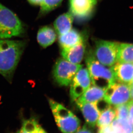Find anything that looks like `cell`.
Returning a JSON list of instances; mask_svg holds the SVG:
<instances>
[{
    "mask_svg": "<svg viewBox=\"0 0 133 133\" xmlns=\"http://www.w3.org/2000/svg\"><path fill=\"white\" fill-rule=\"evenodd\" d=\"M25 46L24 41L0 38V74L11 81Z\"/></svg>",
    "mask_w": 133,
    "mask_h": 133,
    "instance_id": "6da1fadb",
    "label": "cell"
},
{
    "mask_svg": "<svg viewBox=\"0 0 133 133\" xmlns=\"http://www.w3.org/2000/svg\"><path fill=\"white\" fill-rule=\"evenodd\" d=\"M86 63L92 84L106 90L116 81L112 68L102 64L91 53L87 55Z\"/></svg>",
    "mask_w": 133,
    "mask_h": 133,
    "instance_id": "7a4b0ae2",
    "label": "cell"
},
{
    "mask_svg": "<svg viewBox=\"0 0 133 133\" xmlns=\"http://www.w3.org/2000/svg\"><path fill=\"white\" fill-rule=\"evenodd\" d=\"M49 103L55 122L63 133H74L79 129L81 121L72 111L61 104L49 99Z\"/></svg>",
    "mask_w": 133,
    "mask_h": 133,
    "instance_id": "3957f363",
    "label": "cell"
},
{
    "mask_svg": "<svg viewBox=\"0 0 133 133\" xmlns=\"http://www.w3.org/2000/svg\"><path fill=\"white\" fill-rule=\"evenodd\" d=\"M23 32L24 28L19 18L0 2V38L18 36Z\"/></svg>",
    "mask_w": 133,
    "mask_h": 133,
    "instance_id": "277c9868",
    "label": "cell"
},
{
    "mask_svg": "<svg viewBox=\"0 0 133 133\" xmlns=\"http://www.w3.org/2000/svg\"><path fill=\"white\" fill-rule=\"evenodd\" d=\"M82 68V65L73 64L63 58L58 59L53 69L54 79L60 86H68L77 72Z\"/></svg>",
    "mask_w": 133,
    "mask_h": 133,
    "instance_id": "5b68a950",
    "label": "cell"
},
{
    "mask_svg": "<svg viewBox=\"0 0 133 133\" xmlns=\"http://www.w3.org/2000/svg\"><path fill=\"white\" fill-rule=\"evenodd\" d=\"M119 43L99 40L96 42L95 57L99 62L107 66H112L118 62Z\"/></svg>",
    "mask_w": 133,
    "mask_h": 133,
    "instance_id": "8992f818",
    "label": "cell"
},
{
    "mask_svg": "<svg viewBox=\"0 0 133 133\" xmlns=\"http://www.w3.org/2000/svg\"><path fill=\"white\" fill-rule=\"evenodd\" d=\"M104 98L115 107L128 103L130 101L129 85L116 81L105 90Z\"/></svg>",
    "mask_w": 133,
    "mask_h": 133,
    "instance_id": "52a82bcc",
    "label": "cell"
},
{
    "mask_svg": "<svg viewBox=\"0 0 133 133\" xmlns=\"http://www.w3.org/2000/svg\"><path fill=\"white\" fill-rule=\"evenodd\" d=\"M91 79L87 68L79 69L74 77L70 83V99L77 100L91 86Z\"/></svg>",
    "mask_w": 133,
    "mask_h": 133,
    "instance_id": "ba28073f",
    "label": "cell"
},
{
    "mask_svg": "<svg viewBox=\"0 0 133 133\" xmlns=\"http://www.w3.org/2000/svg\"><path fill=\"white\" fill-rule=\"evenodd\" d=\"M70 10L73 16L83 19L90 15L97 3V0H69Z\"/></svg>",
    "mask_w": 133,
    "mask_h": 133,
    "instance_id": "9c48e42d",
    "label": "cell"
},
{
    "mask_svg": "<svg viewBox=\"0 0 133 133\" xmlns=\"http://www.w3.org/2000/svg\"><path fill=\"white\" fill-rule=\"evenodd\" d=\"M111 68L117 81L131 84L133 77V63L118 62Z\"/></svg>",
    "mask_w": 133,
    "mask_h": 133,
    "instance_id": "30bf717a",
    "label": "cell"
},
{
    "mask_svg": "<svg viewBox=\"0 0 133 133\" xmlns=\"http://www.w3.org/2000/svg\"><path fill=\"white\" fill-rule=\"evenodd\" d=\"M77 105L82 112L86 123L90 127L96 125L100 113L96 102H76Z\"/></svg>",
    "mask_w": 133,
    "mask_h": 133,
    "instance_id": "8fae6325",
    "label": "cell"
},
{
    "mask_svg": "<svg viewBox=\"0 0 133 133\" xmlns=\"http://www.w3.org/2000/svg\"><path fill=\"white\" fill-rule=\"evenodd\" d=\"M86 50L84 38L77 45L68 49H62L63 58L75 64H79L82 62Z\"/></svg>",
    "mask_w": 133,
    "mask_h": 133,
    "instance_id": "7c38bea8",
    "label": "cell"
},
{
    "mask_svg": "<svg viewBox=\"0 0 133 133\" xmlns=\"http://www.w3.org/2000/svg\"><path fill=\"white\" fill-rule=\"evenodd\" d=\"M105 89L91 86L76 101L78 102H96L104 99Z\"/></svg>",
    "mask_w": 133,
    "mask_h": 133,
    "instance_id": "4fadbf2b",
    "label": "cell"
},
{
    "mask_svg": "<svg viewBox=\"0 0 133 133\" xmlns=\"http://www.w3.org/2000/svg\"><path fill=\"white\" fill-rule=\"evenodd\" d=\"M84 38L77 30L71 29L68 32L59 35L58 42L62 49H68L79 43Z\"/></svg>",
    "mask_w": 133,
    "mask_h": 133,
    "instance_id": "5bb4252c",
    "label": "cell"
},
{
    "mask_svg": "<svg viewBox=\"0 0 133 133\" xmlns=\"http://www.w3.org/2000/svg\"><path fill=\"white\" fill-rule=\"evenodd\" d=\"M74 16L70 12L59 16L54 22V28L59 35L68 32L72 28Z\"/></svg>",
    "mask_w": 133,
    "mask_h": 133,
    "instance_id": "9a60e30c",
    "label": "cell"
},
{
    "mask_svg": "<svg viewBox=\"0 0 133 133\" xmlns=\"http://www.w3.org/2000/svg\"><path fill=\"white\" fill-rule=\"evenodd\" d=\"M37 38L39 45L45 48L52 45L55 42L56 34L51 27L45 26L38 30Z\"/></svg>",
    "mask_w": 133,
    "mask_h": 133,
    "instance_id": "2e32d148",
    "label": "cell"
},
{
    "mask_svg": "<svg viewBox=\"0 0 133 133\" xmlns=\"http://www.w3.org/2000/svg\"><path fill=\"white\" fill-rule=\"evenodd\" d=\"M118 62L133 63V44H119Z\"/></svg>",
    "mask_w": 133,
    "mask_h": 133,
    "instance_id": "e0dca14e",
    "label": "cell"
},
{
    "mask_svg": "<svg viewBox=\"0 0 133 133\" xmlns=\"http://www.w3.org/2000/svg\"><path fill=\"white\" fill-rule=\"evenodd\" d=\"M17 133H47L34 119L25 120Z\"/></svg>",
    "mask_w": 133,
    "mask_h": 133,
    "instance_id": "ac0fdd59",
    "label": "cell"
},
{
    "mask_svg": "<svg viewBox=\"0 0 133 133\" xmlns=\"http://www.w3.org/2000/svg\"><path fill=\"white\" fill-rule=\"evenodd\" d=\"M113 129L118 133H133V124L129 119L118 118L111 124Z\"/></svg>",
    "mask_w": 133,
    "mask_h": 133,
    "instance_id": "d6986e66",
    "label": "cell"
},
{
    "mask_svg": "<svg viewBox=\"0 0 133 133\" xmlns=\"http://www.w3.org/2000/svg\"><path fill=\"white\" fill-rule=\"evenodd\" d=\"M115 117V109L111 106L106 110L100 113L96 125L99 128L109 125L114 120Z\"/></svg>",
    "mask_w": 133,
    "mask_h": 133,
    "instance_id": "ffe728a7",
    "label": "cell"
},
{
    "mask_svg": "<svg viewBox=\"0 0 133 133\" xmlns=\"http://www.w3.org/2000/svg\"><path fill=\"white\" fill-rule=\"evenodd\" d=\"M63 1L64 0H43L42 4L40 6V14H46L55 9L62 4Z\"/></svg>",
    "mask_w": 133,
    "mask_h": 133,
    "instance_id": "44dd1931",
    "label": "cell"
},
{
    "mask_svg": "<svg viewBox=\"0 0 133 133\" xmlns=\"http://www.w3.org/2000/svg\"><path fill=\"white\" fill-rule=\"evenodd\" d=\"M116 118L128 119L129 118V105L128 102L115 106Z\"/></svg>",
    "mask_w": 133,
    "mask_h": 133,
    "instance_id": "7402d4cb",
    "label": "cell"
},
{
    "mask_svg": "<svg viewBox=\"0 0 133 133\" xmlns=\"http://www.w3.org/2000/svg\"><path fill=\"white\" fill-rule=\"evenodd\" d=\"M98 133H118L116 132L111 125L106 126L99 128Z\"/></svg>",
    "mask_w": 133,
    "mask_h": 133,
    "instance_id": "603a6c76",
    "label": "cell"
},
{
    "mask_svg": "<svg viewBox=\"0 0 133 133\" xmlns=\"http://www.w3.org/2000/svg\"><path fill=\"white\" fill-rule=\"evenodd\" d=\"M129 105V119L133 124V102H128Z\"/></svg>",
    "mask_w": 133,
    "mask_h": 133,
    "instance_id": "cb8c5ba5",
    "label": "cell"
},
{
    "mask_svg": "<svg viewBox=\"0 0 133 133\" xmlns=\"http://www.w3.org/2000/svg\"><path fill=\"white\" fill-rule=\"evenodd\" d=\"M74 133H92L90 130L89 129L86 127V126L85 125L82 128L78 130L76 132Z\"/></svg>",
    "mask_w": 133,
    "mask_h": 133,
    "instance_id": "d4e9b609",
    "label": "cell"
},
{
    "mask_svg": "<svg viewBox=\"0 0 133 133\" xmlns=\"http://www.w3.org/2000/svg\"><path fill=\"white\" fill-rule=\"evenodd\" d=\"M29 3L32 5L36 6H41L42 4L43 0H27Z\"/></svg>",
    "mask_w": 133,
    "mask_h": 133,
    "instance_id": "484cf974",
    "label": "cell"
},
{
    "mask_svg": "<svg viewBox=\"0 0 133 133\" xmlns=\"http://www.w3.org/2000/svg\"><path fill=\"white\" fill-rule=\"evenodd\" d=\"M130 90V101L133 102V84H131L129 85Z\"/></svg>",
    "mask_w": 133,
    "mask_h": 133,
    "instance_id": "4316f807",
    "label": "cell"
},
{
    "mask_svg": "<svg viewBox=\"0 0 133 133\" xmlns=\"http://www.w3.org/2000/svg\"><path fill=\"white\" fill-rule=\"evenodd\" d=\"M131 84H133V79H132V82H131Z\"/></svg>",
    "mask_w": 133,
    "mask_h": 133,
    "instance_id": "83f0119b",
    "label": "cell"
}]
</instances>
